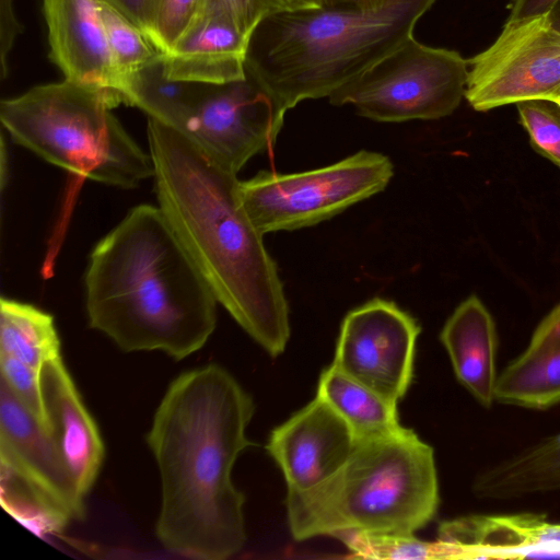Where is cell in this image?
Segmentation results:
<instances>
[{"label":"cell","instance_id":"obj_1","mask_svg":"<svg viewBox=\"0 0 560 560\" xmlns=\"http://www.w3.org/2000/svg\"><path fill=\"white\" fill-rule=\"evenodd\" d=\"M254 411L250 395L217 364L170 384L147 435L162 482L156 536L168 551L224 560L243 548L245 497L231 475L253 445L246 428Z\"/></svg>","mask_w":560,"mask_h":560},{"label":"cell","instance_id":"obj_2","mask_svg":"<svg viewBox=\"0 0 560 560\" xmlns=\"http://www.w3.org/2000/svg\"><path fill=\"white\" fill-rule=\"evenodd\" d=\"M159 207L218 302L271 357L290 338L289 304L236 174L170 126L148 119Z\"/></svg>","mask_w":560,"mask_h":560},{"label":"cell","instance_id":"obj_3","mask_svg":"<svg viewBox=\"0 0 560 560\" xmlns=\"http://www.w3.org/2000/svg\"><path fill=\"white\" fill-rule=\"evenodd\" d=\"M91 328L124 351L180 360L217 326V298L160 207L139 205L93 248L84 276Z\"/></svg>","mask_w":560,"mask_h":560},{"label":"cell","instance_id":"obj_4","mask_svg":"<svg viewBox=\"0 0 560 560\" xmlns=\"http://www.w3.org/2000/svg\"><path fill=\"white\" fill-rule=\"evenodd\" d=\"M435 0H389L377 9L318 7L265 19L253 32L246 73L287 113L330 96L412 36Z\"/></svg>","mask_w":560,"mask_h":560},{"label":"cell","instance_id":"obj_5","mask_svg":"<svg viewBox=\"0 0 560 560\" xmlns=\"http://www.w3.org/2000/svg\"><path fill=\"white\" fill-rule=\"evenodd\" d=\"M433 448L410 429L357 439L345 464L320 485L288 491L287 521L295 540L341 532L415 534L436 515Z\"/></svg>","mask_w":560,"mask_h":560},{"label":"cell","instance_id":"obj_6","mask_svg":"<svg viewBox=\"0 0 560 560\" xmlns=\"http://www.w3.org/2000/svg\"><path fill=\"white\" fill-rule=\"evenodd\" d=\"M117 91L63 80L2 100L0 120L18 144L77 176L124 189L154 176L150 153L112 109Z\"/></svg>","mask_w":560,"mask_h":560},{"label":"cell","instance_id":"obj_7","mask_svg":"<svg viewBox=\"0 0 560 560\" xmlns=\"http://www.w3.org/2000/svg\"><path fill=\"white\" fill-rule=\"evenodd\" d=\"M468 61L459 52L430 47L413 36L347 82L330 96L357 113L383 122L439 119L465 97Z\"/></svg>","mask_w":560,"mask_h":560},{"label":"cell","instance_id":"obj_8","mask_svg":"<svg viewBox=\"0 0 560 560\" xmlns=\"http://www.w3.org/2000/svg\"><path fill=\"white\" fill-rule=\"evenodd\" d=\"M390 160L362 150L334 164L299 173L259 172L240 182L244 208L262 233L292 231L328 220L389 184Z\"/></svg>","mask_w":560,"mask_h":560},{"label":"cell","instance_id":"obj_9","mask_svg":"<svg viewBox=\"0 0 560 560\" xmlns=\"http://www.w3.org/2000/svg\"><path fill=\"white\" fill-rule=\"evenodd\" d=\"M467 61L465 98L478 112L550 98L560 88V34L546 14L508 20L495 42Z\"/></svg>","mask_w":560,"mask_h":560},{"label":"cell","instance_id":"obj_10","mask_svg":"<svg viewBox=\"0 0 560 560\" xmlns=\"http://www.w3.org/2000/svg\"><path fill=\"white\" fill-rule=\"evenodd\" d=\"M284 114L246 73L229 83L206 84L173 129L237 174L249 159L273 147Z\"/></svg>","mask_w":560,"mask_h":560},{"label":"cell","instance_id":"obj_11","mask_svg":"<svg viewBox=\"0 0 560 560\" xmlns=\"http://www.w3.org/2000/svg\"><path fill=\"white\" fill-rule=\"evenodd\" d=\"M420 330L394 302L373 299L343 318L331 364L397 404L412 380Z\"/></svg>","mask_w":560,"mask_h":560},{"label":"cell","instance_id":"obj_12","mask_svg":"<svg viewBox=\"0 0 560 560\" xmlns=\"http://www.w3.org/2000/svg\"><path fill=\"white\" fill-rule=\"evenodd\" d=\"M0 476L23 485L71 520L85 516L84 497L51 434L1 380Z\"/></svg>","mask_w":560,"mask_h":560},{"label":"cell","instance_id":"obj_13","mask_svg":"<svg viewBox=\"0 0 560 560\" xmlns=\"http://www.w3.org/2000/svg\"><path fill=\"white\" fill-rule=\"evenodd\" d=\"M357 438L318 396L276 427L266 450L280 467L288 491L312 489L330 478L349 458Z\"/></svg>","mask_w":560,"mask_h":560},{"label":"cell","instance_id":"obj_14","mask_svg":"<svg viewBox=\"0 0 560 560\" xmlns=\"http://www.w3.org/2000/svg\"><path fill=\"white\" fill-rule=\"evenodd\" d=\"M44 13L49 57L65 80L119 92L100 0H44Z\"/></svg>","mask_w":560,"mask_h":560},{"label":"cell","instance_id":"obj_15","mask_svg":"<svg viewBox=\"0 0 560 560\" xmlns=\"http://www.w3.org/2000/svg\"><path fill=\"white\" fill-rule=\"evenodd\" d=\"M438 539L454 546L459 559L560 558V523L535 513L448 520Z\"/></svg>","mask_w":560,"mask_h":560},{"label":"cell","instance_id":"obj_16","mask_svg":"<svg viewBox=\"0 0 560 560\" xmlns=\"http://www.w3.org/2000/svg\"><path fill=\"white\" fill-rule=\"evenodd\" d=\"M39 382L49 433L85 498L105 455L98 428L60 355L44 363Z\"/></svg>","mask_w":560,"mask_h":560},{"label":"cell","instance_id":"obj_17","mask_svg":"<svg viewBox=\"0 0 560 560\" xmlns=\"http://www.w3.org/2000/svg\"><path fill=\"white\" fill-rule=\"evenodd\" d=\"M249 39L223 16L197 14L175 45L163 54L165 73L174 80L206 84L244 79Z\"/></svg>","mask_w":560,"mask_h":560},{"label":"cell","instance_id":"obj_18","mask_svg":"<svg viewBox=\"0 0 560 560\" xmlns=\"http://www.w3.org/2000/svg\"><path fill=\"white\" fill-rule=\"evenodd\" d=\"M440 340L457 381L482 407L495 401L498 334L494 319L475 294L464 300L445 322Z\"/></svg>","mask_w":560,"mask_h":560},{"label":"cell","instance_id":"obj_19","mask_svg":"<svg viewBox=\"0 0 560 560\" xmlns=\"http://www.w3.org/2000/svg\"><path fill=\"white\" fill-rule=\"evenodd\" d=\"M472 491L495 501L560 492V433L487 466L475 477Z\"/></svg>","mask_w":560,"mask_h":560},{"label":"cell","instance_id":"obj_20","mask_svg":"<svg viewBox=\"0 0 560 560\" xmlns=\"http://www.w3.org/2000/svg\"><path fill=\"white\" fill-rule=\"evenodd\" d=\"M316 396L324 399L352 429L357 439L400 431L397 404L348 376L334 364L323 370Z\"/></svg>","mask_w":560,"mask_h":560},{"label":"cell","instance_id":"obj_21","mask_svg":"<svg viewBox=\"0 0 560 560\" xmlns=\"http://www.w3.org/2000/svg\"><path fill=\"white\" fill-rule=\"evenodd\" d=\"M495 401L535 410L560 404V343L546 350L521 353L502 370Z\"/></svg>","mask_w":560,"mask_h":560},{"label":"cell","instance_id":"obj_22","mask_svg":"<svg viewBox=\"0 0 560 560\" xmlns=\"http://www.w3.org/2000/svg\"><path fill=\"white\" fill-rule=\"evenodd\" d=\"M0 353L40 371L44 363L60 355L54 317L31 304L1 298Z\"/></svg>","mask_w":560,"mask_h":560},{"label":"cell","instance_id":"obj_23","mask_svg":"<svg viewBox=\"0 0 560 560\" xmlns=\"http://www.w3.org/2000/svg\"><path fill=\"white\" fill-rule=\"evenodd\" d=\"M357 558L380 560L458 559L455 547L436 539L422 540L415 534L341 532L334 536Z\"/></svg>","mask_w":560,"mask_h":560},{"label":"cell","instance_id":"obj_24","mask_svg":"<svg viewBox=\"0 0 560 560\" xmlns=\"http://www.w3.org/2000/svg\"><path fill=\"white\" fill-rule=\"evenodd\" d=\"M100 12L120 84L127 74L163 54L143 30L103 0Z\"/></svg>","mask_w":560,"mask_h":560},{"label":"cell","instance_id":"obj_25","mask_svg":"<svg viewBox=\"0 0 560 560\" xmlns=\"http://www.w3.org/2000/svg\"><path fill=\"white\" fill-rule=\"evenodd\" d=\"M323 7L320 0H200L197 14H215L252 36L267 18L282 12Z\"/></svg>","mask_w":560,"mask_h":560},{"label":"cell","instance_id":"obj_26","mask_svg":"<svg viewBox=\"0 0 560 560\" xmlns=\"http://www.w3.org/2000/svg\"><path fill=\"white\" fill-rule=\"evenodd\" d=\"M532 147L560 167V103L536 98L516 104Z\"/></svg>","mask_w":560,"mask_h":560},{"label":"cell","instance_id":"obj_27","mask_svg":"<svg viewBox=\"0 0 560 560\" xmlns=\"http://www.w3.org/2000/svg\"><path fill=\"white\" fill-rule=\"evenodd\" d=\"M200 0H153L149 36L166 54L192 22Z\"/></svg>","mask_w":560,"mask_h":560},{"label":"cell","instance_id":"obj_28","mask_svg":"<svg viewBox=\"0 0 560 560\" xmlns=\"http://www.w3.org/2000/svg\"><path fill=\"white\" fill-rule=\"evenodd\" d=\"M1 381L27 407L38 422L49 431L44 407L39 371L10 354L0 353Z\"/></svg>","mask_w":560,"mask_h":560},{"label":"cell","instance_id":"obj_29","mask_svg":"<svg viewBox=\"0 0 560 560\" xmlns=\"http://www.w3.org/2000/svg\"><path fill=\"white\" fill-rule=\"evenodd\" d=\"M0 70L1 78L4 79L8 74L7 58L23 27L14 14L13 0H0Z\"/></svg>","mask_w":560,"mask_h":560},{"label":"cell","instance_id":"obj_30","mask_svg":"<svg viewBox=\"0 0 560 560\" xmlns=\"http://www.w3.org/2000/svg\"><path fill=\"white\" fill-rule=\"evenodd\" d=\"M560 343V303L548 313L534 330L523 353L532 354Z\"/></svg>","mask_w":560,"mask_h":560},{"label":"cell","instance_id":"obj_31","mask_svg":"<svg viewBox=\"0 0 560 560\" xmlns=\"http://www.w3.org/2000/svg\"><path fill=\"white\" fill-rule=\"evenodd\" d=\"M149 35L153 0H103ZM150 37V36H149Z\"/></svg>","mask_w":560,"mask_h":560},{"label":"cell","instance_id":"obj_32","mask_svg":"<svg viewBox=\"0 0 560 560\" xmlns=\"http://www.w3.org/2000/svg\"><path fill=\"white\" fill-rule=\"evenodd\" d=\"M557 0H511L509 21L546 14Z\"/></svg>","mask_w":560,"mask_h":560},{"label":"cell","instance_id":"obj_33","mask_svg":"<svg viewBox=\"0 0 560 560\" xmlns=\"http://www.w3.org/2000/svg\"><path fill=\"white\" fill-rule=\"evenodd\" d=\"M550 26L560 34V0H557L546 13Z\"/></svg>","mask_w":560,"mask_h":560},{"label":"cell","instance_id":"obj_34","mask_svg":"<svg viewBox=\"0 0 560 560\" xmlns=\"http://www.w3.org/2000/svg\"><path fill=\"white\" fill-rule=\"evenodd\" d=\"M3 137L1 139V153H0V179H1V188L4 187V180H5V165H7V154H5V145H4Z\"/></svg>","mask_w":560,"mask_h":560},{"label":"cell","instance_id":"obj_35","mask_svg":"<svg viewBox=\"0 0 560 560\" xmlns=\"http://www.w3.org/2000/svg\"><path fill=\"white\" fill-rule=\"evenodd\" d=\"M388 1L389 0H358L357 7L364 10L377 9Z\"/></svg>","mask_w":560,"mask_h":560},{"label":"cell","instance_id":"obj_36","mask_svg":"<svg viewBox=\"0 0 560 560\" xmlns=\"http://www.w3.org/2000/svg\"><path fill=\"white\" fill-rule=\"evenodd\" d=\"M323 7H357L358 0H320Z\"/></svg>","mask_w":560,"mask_h":560},{"label":"cell","instance_id":"obj_37","mask_svg":"<svg viewBox=\"0 0 560 560\" xmlns=\"http://www.w3.org/2000/svg\"><path fill=\"white\" fill-rule=\"evenodd\" d=\"M550 98L560 103V88L552 94Z\"/></svg>","mask_w":560,"mask_h":560}]
</instances>
